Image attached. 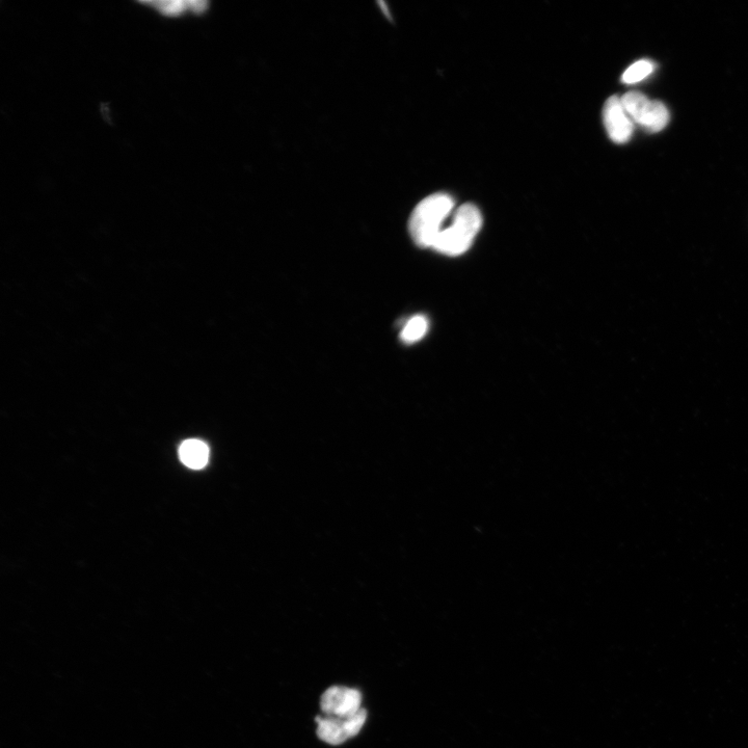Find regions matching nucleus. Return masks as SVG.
Listing matches in <instances>:
<instances>
[{
    "mask_svg": "<svg viewBox=\"0 0 748 748\" xmlns=\"http://www.w3.org/2000/svg\"><path fill=\"white\" fill-rule=\"evenodd\" d=\"M603 120L609 138L617 144L627 143L634 130V122L628 115L622 99L610 97L603 109Z\"/></svg>",
    "mask_w": 748,
    "mask_h": 748,
    "instance_id": "nucleus-6",
    "label": "nucleus"
},
{
    "mask_svg": "<svg viewBox=\"0 0 748 748\" xmlns=\"http://www.w3.org/2000/svg\"><path fill=\"white\" fill-rule=\"evenodd\" d=\"M181 462L192 469L204 468L209 460L208 446L200 440H187L179 449Z\"/></svg>",
    "mask_w": 748,
    "mask_h": 748,
    "instance_id": "nucleus-7",
    "label": "nucleus"
},
{
    "mask_svg": "<svg viewBox=\"0 0 748 748\" xmlns=\"http://www.w3.org/2000/svg\"><path fill=\"white\" fill-rule=\"evenodd\" d=\"M482 226L479 209L465 204L454 213L450 226L440 232L433 249L447 256H460L470 249Z\"/></svg>",
    "mask_w": 748,
    "mask_h": 748,
    "instance_id": "nucleus-2",
    "label": "nucleus"
},
{
    "mask_svg": "<svg viewBox=\"0 0 748 748\" xmlns=\"http://www.w3.org/2000/svg\"><path fill=\"white\" fill-rule=\"evenodd\" d=\"M654 70V65L650 61H638L630 66L623 74V82L626 84H636L648 77Z\"/></svg>",
    "mask_w": 748,
    "mask_h": 748,
    "instance_id": "nucleus-9",
    "label": "nucleus"
},
{
    "mask_svg": "<svg viewBox=\"0 0 748 748\" xmlns=\"http://www.w3.org/2000/svg\"><path fill=\"white\" fill-rule=\"evenodd\" d=\"M366 719L367 712L363 708L354 716L346 718L317 716L315 718L318 725L317 736L331 745H340L357 736L364 727Z\"/></svg>",
    "mask_w": 748,
    "mask_h": 748,
    "instance_id": "nucleus-4",
    "label": "nucleus"
},
{
    "mask_svg": "<svg viewBox=\"0 0 748 748\" xmlns=\"http://www.w3.org/2000/svg\"><path fill=\"white\" fill-rule=\"evenodd\" d=\"M429 328V323L423 316H415L406 325L402 332V339L405 342L412 343L423 338Z\"/></svg>",
    "mask_w": 748,
    "mask_h": 748,
    "instance_id": "nucleus-8",
    "label": "nucleus"
},
{
    "mask_svg": "<svg viewBox=\"0 0 748 748\" xmlns=\"http://www.w3.org/2000/svg\"><path fill=\"white\" fill-rule=\"evenodd\" d=\"M154 9L167 17H178L186 12V10L192 11V2H181V0H175V2H152L148 3Z\"/></svg>",
    "mask_w": 748,
    "mask_h": 748,
    "instance_id": "nucleus-10",
    "label": "nucleus"
},
{
    "mask_svg": "<svg viewBox=\"0 0 748 748\" xmlns=\"http://www.w3.org/2000/svg\"><path fill=\"white\" fill-rule=\"evenodd\" d=\"M361 704V692L343 686L329 688L320 700V708H322L325 716L339 718L354 716L362 709Z\"/></svg>",
    "mask_w": 748,
    "mask_h": 748,
    "instance_id": "nucleus-5",
    "label": "nucleus"
},
{
    "mask_svg": "<svg viewBox=\"0 0 748 748\" xmlns=\"http://www.w3.org/2000/svg\"><path fill=\"white\" fill-rule=\"evenodd\" d=\"M621 99L632 121L649 132H659L670 122V112L660 101L638 92H629Z\"/></svg>",
    "mask_w": 748,
    "mask_h": 748,
    "instance_id": "nucleus-3",
    "label": "nucleus"
},
{
    "mask_svg": "<svg viewBox=\"0 0 748 748\" xmlns=\"http://www.w3.org/2000/svg\"><path fill=\"white\" fill-rule=\"evenodd\" d=\"M453 207V199L446 194L432 195L416 206L410 218L409 230L419 247L433 248Z\"/></svg>",
    "mask_w": 748,
    "mask_h": 748,
    "instance_id": "nucleus-1",
    "label": "nucleus"
}]
</instances>
